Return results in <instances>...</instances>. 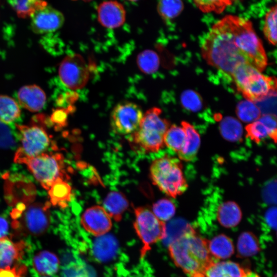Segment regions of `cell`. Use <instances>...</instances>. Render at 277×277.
I'll list each match as a JSON object with an SVG mask.
<instances>
[{
  "mask_svg": "<svg viewBox=\"0 0 277 277\" xmlns=\"http://www.w3.org/2000/svg\"><path fill=\"white\" fill-rule=\"evenodd\" d=\"M201 50L209 65L230 76L241 64H249L261 69L267 61L251 22L232 15H226L212 26Z\"/></svg>",
  "mask_w": 277,
  "mask_h": 277,
  "instance_id": "obj_1",
  "label": "cell"
},
{
  "mask_svg": "<svg viewBox=\"0 0 277 277\" xmlns=\"http://www.w3.org/2000/svg\"><path fill=\"white\" fill-rule=\"evenodd\" d=\"M170 257L188 277H206L215 261L208 248V241L199 236L192 228L168 245Z\"/></svg>",
  "mask_w": 277,
  "mask_h": 277,
  "instance_id": "obj_2",
  "label": "cell"
},
{
  "mask_svg": "<svg viewBox=\"0 0 277 277\" xmlns=\"http://www.w3.org/2000/svg\"><path fill=\"white\" fill-rule=\"evenodd\" d=\"M236 88L246 100L256 103L276 94V80L265 75L253 66L242 64L231 75Z\"/></svg>",
  "mask_w": 277,
  "mask_h": 277,
  "instance_id": "obj_3",
  "label": "cell"
},
{
  "mask_svg": "<svg viewBox=\"0 0 277 277\" xmlns=\"http://www.w3.org/2000/svg\"><path fill=\"white\" fill-rule=\"evenodd\" d=\"M180 161L164 156L155 160L151 165L150 173L154 185L167 195L176 197L187 189L188 184Z\"/></svg>",
  "mask_w": 277,
  "mask_h": 277,
  "instance_id": "obj_4",
  "label": "cell"
},
{
  "mask_svg": "<svg viewBox=\"0 0 277 277\" xmlns=\"http://www.w3.org/2000/svg\"><path fill=\"white\" fill-rule=\"evenodd\" d=\"M161 113L162 110L155 107L147 110L134 132V142L146 152H156L165 145L164 136L170 124L161 117Z\"/></svg>",
  "mask_w": 277,
  "mask_h": 277,
  "instance_id": "obj_5",
  "label": "cell"
},
{
  "mask_svg": "<svg viewBox=\"0 0 277 277\" xmlns=\"http://www.w3.org/2000/svg\"><path fill=\"white\" fill-rule=\"evenodd\" d=\"M41 118L37 115L29 125H16L21 145L15 153V162L25 164L29 159L46 152L50 145V137L43 122L41 123Z\"/></svg>",
  "mask_w": 277,
  "mask_h": 277,
  "instance_id": "obj_6",
  "label": "cell"
},
{
  "mask_svg": "<svg viewBox=\"0 0 277 277\" xmlns=\"http://www.w3.org/2000/svg\"><path fill=\"white\" fill-rule=\"evenodd\" d=\"M135 215L134 227L142 243L140 256L143 258L154 243L165 239L166 226L164 222L159 219L151 211L146 208H136Z\"/></svg>",
  "mask_w": 277,
  "mask_h": 277,
  "instance_id": "obj_7",
  "label": "cell"
},
{
  "mask_svg": "<svg viewBox=\"0 0 277 277\" xmlns=\"http://www.w3.org/2000/svg\"><path fill=\"white\" fill-rule=\"evenodd\" d=\"M25 164L46 189L57 180L64 179V161L61 154L46 152L29 159Z\"/></svg>",
  "mask_w": 277,
  "mask_h": 277,
  "instance_id": "obj_8",
  "label": "cell"
},
{
  "mask_svg": "<svg viewBox=\"0 0 277 277\" xmlns=\"http://www.w3.org/2000/svg\"><path fill=\"white\" fill-rule=\"evenodd\" d=\"M50 205L35 203L24 208L14 220L13 227L25 234L39 236L45 233L50 223Z\"/></svg>",
  "mask_w": 277,
  "mask_h": 277,
  "instance_id": "obj_9",
  "label": "cell"
},
{
  "mask_svg": "<svg viewBox=\"0 0 277 277\" xmlns=\"http://www.w3.org/2000/svg\"><path fill=\"white\" fill-rule=\"evenodd\" d=\"M141 107L129 102L118 104L113 109L110 122L113 129L117 133H134L139 127L143 116Z\"/></svg>",
  "mask_w": 277,
  "mask_h": 277,
  "instance_id": "obj_10",
  "label": "cell"
},
{
  "mask_svg": "<svg viewBox=\"0 0 277 277\" xmlns=\"http://www.w3.org/2000/svg\"><path fill=\"white\" fill-rule=\"evenodd\" d=\"M59 76L63 83L71 89H78L86 83L88 74L82 57L73 54L66 56L61 63Z\"/></svg>",
  "mask_w": 277,
  "mask_h": 277,
  "instance_id": "obj_11",
  "label": "cell"
},
{
  "mask_svg": "<svg viewBox=\"0 0 277 277\" xmlns=\"http://www.w3.org/2000/svg\"><path fill=\"white\" fill-rule=\"evenodd\" d=\"M30 18L31 29L38 34L57 30L62 26L65 19L61 12L48 5L37 11Z\"/></svg>",
  "mask_w": 277,
  "mask_h": 277,
  "instance_id": "obj_12",
  "label": "cell"
},
{
  "mask_svg": "<svg viewBox=\"0 0 277 277\" xmlns=\"http://www.w3.org/2000/svg\"><path fill=\"white\" fill-rule=\"evenodd\" d=\"M80 222L87 232L96 236L106 234L112 227L111 217L103 207L97 205L87 209Z\"/></svg>",
  "mask_w": 277,
  "mask_h": 277,
  "instance_id": "obj_13",
  "label": "cell"
},
{
  "mask_svg": "<svg viewBox=\"0 0 277 277\" xmlns=\"http://www.w3.org/2000/svg\"><path fill=\"white\" fill-rule=\"evenodd\" d=\"M97 19L104 27L116 28L124 23L126 11L123 5L116 1H105L98 6Z\"/></svg>",
  "mask_w": 277,
  "mask_h": 277,
  "instance_id": "obj_14",
  "label": "cell"
},
{
  "mask_svg": "<svg viewBox=\"0 0 277 277\" xmlns=\"http://www.w3.org/2000/svg\"><path fill=\"white\" fill-rule=\"evenodd\" d=\"M21 106L32 112H37L44 106L46 96L44 91L35 85L24 86L17 92Z\"/></svg>",
  "mask_w": 277,
  "mask_h": 277,
  "instance_id": "obj_15",
  "label": "cell"
},
{
  "mask_svg": "<svg viewBox=\"0 0 277 277\" xmlns=\"http://www.w3.org/2000/svg\"><path fill=\"white\" fill-rule=\"evenodd\" d=\"M26 248L23 241L13 242L7 236L0 238V268L12 266L22 259Z\"/></svg>",
  "mask_w": 277,
  "mask_h": 277,
  "instance_id": "obj_16",
  "label": "cell"
},
{
  "mask_svg": "<svg viewBox=\"0 0 277 277\" xmlns=\"http://www.w3.org/2000/svg\"><path fill=\"white\" fill-rule=\"evenodd\" d=\"M182 128L186 133V141L184 148L177 153L180 160L189 162L195 157L201 144L199 133L189 123L182 121Z\"/></svg>",
  "mask_w": 277,
  "mask_h": 277,
  "instance_id": "obj_17",
  "label": "cell"
},
{
  "mask_svg": "<svg viewBox=\"0 0 277 277\" xmlns=\"http://www.w3.org/2000/svg\"><path fill=\"white\" fill-rule=\"evenodd\" d=\"M33 266L40 275L50 276L58 271L60 261L54 253L44 250L37 253L34 256Z\"/></svg>",
  "mask_w": 277,
  "mask_h": 277,
  "instance_id": "obj_18",
  "label": "cell"
},
{
  "mask_svg": "<svg viewBox=\"0 0 277 277\" xmlns=\"http://www.w3.org/2000/svg\"><path fill=\"white\" fill-rule=\"evenodd\" d=\"M242 217L241 210L234 202H225L217 209V219L220 224L225 228L235 227L240 222Z\"/></svg>",
  "mask_w": 277,
  "mask_h": 277,
  "instance_id": "obj_19",
  "label": "cell"
},
{
  "mask_svg": "<svg viewBox=\"0 0 277 277\" xmlns=\"http://www.w3.org/2000/svg\"><path fill=\"white\" fill-rule=\"evenodd\" d=\"M128 206V202L122 193L113 191L110 192L104 201V208L115 221H120L123 214Z\"/></svg>",
  "mask_w": 277,
  "mask_h": 277,
  "instance_id": "obj_20",
  "label": "cell"
},
{
  "mask_svg": "<svg viewBox=\"0 0 277 277\" xmlns=\"http://www.w3.org/2000/svg\"><path fill=\"white\" fill-rule=\"evenodd\" d=\"M48 190L50 202L53 205L61 207L67 206L71 198L72 189L64 179H59L55 181Z\"/></svg>",
  "mask_w": 277,
  "mask_h": 277,
  "instance_id": "obj_21",
  "label": "cell"
},
{
  "mask_svg": "<svg viewBox=\"0 0 277 277\" xmlns=\"http://www.w3.org/2000/svg\"><path fill=\"white\" fill-rule=\"evenodd\" d=\"M117 250V242L114 237L106 234L100 236L94 242L93 252L95 257L100 261L112 259Z\"/></svg>",
  "mask_w": 277,
  "mask_h": 277,
  "instance_id": "obj_22",
  "label": "cell"
},
{
  "mask_svg": "<svg viewBox=\"0 0 277 277\" xmlns=\"http://www.w3.org/2000/svg\"><path fill=\"white\" fill-rule=\"evenodd\" d=\"M208 248L211 255L216 259H227L234 253V246L231 240L223 234L208 241Z\"/></svg>",
  "mask_w": 277,
  "mask_h": 277,
  "instance_id": "obj_23",
  "label": "cell"
},
{
  "mask_svg": "<svg viewBox=\"0 0 277 277\" xmlns=\"http://www.w3.org/2000/svg\"><path fill=\"white\" fill-rule=\"evenodd\" d=\"M19 18L30 17L38 10L45 7L48 3L45 0H7Z\"/></svg>",
  "mask_w": 277,
  "mask_h": 277,
  "instance_id": "obj_24",
  "label": "cell"
},
{
  "mask_svg": "<svg viewBox=\"0 0 277 277\" xmlns=\"http://www.w3.org/2000/svg\"><path fill=\"white\" fill-rule=\"evenodd\" d=\"M260 250L258 240L251 232L242 233L238 240L237 252L239 258H247L253 256Z\"/></svg>",
  "mask_w": 277,
  "mask_h": 277,
  "instance_id": "obj_25",
  "label": "cell"
},
{
  "mask_svg": "<svg viewBox=\"0 0 277 277\" xmlns=\"http://www.w3.org/2000/svg\"><path fill=\"white\" fill-rule=\"evenodd\" d=\"M219 127L221 134L227 141L234 142L241 140L243 127L236 118L226 116L221 121Z\"/></svg>",
  "mask_w": 277,
  "mask_h": 277,
  "instance_id": "obj_26",
  "label": "cell"
},
{
  "mask_svg": "<svg viewBox=\"0 0 277 277\" xmlns=\"http://www.w3.org/2000/svg\"><path fill=\"white\" fill-rule=\"evenodd\" d=\"M186 141V133L182 127L172 125L164 136V145L177 153L182 151Z\"/></svg>",
  "mask_w": 277,
  "mask_h": 277,
  "instance_id": "obj_27",
  "label": "cell"
},
{
  "mask_svg": "<svg viewBox=\"0 0 277 277\" xmlns=\"http://www.w3.org/2000/svg\"><path fill=\"white\" fill-rule=\"evenodd\" d=\"M20 115L19 107L13 98L0 95V122L10 124L16 120Z\"/></svg>",
  "mask_w": 277,
  "mask_h": 277,
  "instance_id": "obj_28",
  "label": "cell"
},
{
  "mask_svg": "<svg viewBox=\"0 0 277 277\" xmlns=\"http://www.w3.org/2000/svg\"><path fill=\"white\" fill-rule=\"evenodd\" d=\"M239 118L245 123H252L261 116V110L255 103L246 100L240 102L236 107Z\"/></svg>",
  "mask_w": 277,
  "mask_h": 277,
  "instance_id": "obj_29",
  "label": "cell"
},
{
  "mask_svg": "<svg viewBox=\"0 0 277 277\" xmlns=\"http://www.w3.org/2000/svg\"><path fill=\"white\" fill-rule=\"evenodd\" d=\"M184 4L182 0H159L157 11L165 20H171L176 17L183 11Z\"/></svg>",
  "mask_w": 277,
  "mask_h": 277,
  "instance_id": "obj_30",
  "label": "cell"
},
{
  "mask_svg": "<svg viewBox=\"0 0 277 277\" xmlns=\"http://www.w3.org/2000/svg\"><path fill=\"white\" fill-rule=\"evenodd\" d=\"M277 8L275 5L266 13L265 16L263 31L266 39L273 45L276 43Z\"/></svg>",
  "mask_w": 277,
  "mask_h": 277,
  "instance_id": "obj_31",
  "label": "cell"
},
{
  "mask_svg": "<svg viewBox=\"0 0 277 277\" xmlns=\"http://www.w3.org/2000/svg\"><path fill=\"white\" fill-rule=\"evenodd\" d=\"M137 61L139 68L146 73L155 72L160 63L157 54L151 50L141 52L137 56Z\"/></svg>",
  "mask_w": 277,
  "mask_h": 277,
  "instance_id": "obj_32",
  "label": "cell"
},
{
  "mask_svg": "<svg viewBox=\"0 0 277 277\" xmlns=\"http://www.w3.org/2000/svg\"><path fill=\"white\" fill-rule=\"evenodd\" d=\"M180 100L183 107L188 111L196 112L203 108L202 98L194 90L187 89L184 91L181 95Z\"/></svg>",
  "mask_w": 277,
  "mask_h": 277,
  "instance_id": "obj_33",
  "label": "cell"
},
{
  "mask_svg": "<svg viewBox=\"0 0 277 277\" xmlns=\"http://www.w3.org/2000/svg\"><path fill=\"white\" fill-rule=\"evenodd\" d=\"M153 213L162 221H168L175 213V206L169 200L161 199L153 205Z\"/></svg>",
  "mask_w": 277,
  "mask_h": 277,
  "instance_id": "obj_34",
  "label": "cell"
},
{
  "mask_svg": "<svg viewBox=\"0 0 277 277\" xmlns=\"http://www.w3.org/2000/svg\"><path fill=\"white\" fill-rule=\"evenodd\" d=\"M191 228V226L184 220L178 219L174 220L170 223L168 229H166L165 239L167 240V244L169 245Z\"/></svg>",
  "mask_w": 277,
  "mask_h": 277,
  "instance_id": "obj_35",
  "label": "cell"
},
{
  "mask_svg": "<svg viewBox=\"0 0 277 277\" xmlns=\"http://www.w3.org/2000/svg\"><path fill=\"white\" fill-rule=\"evenodd\" d=\"M234 0H193L196 7L203 12H222Z\"/></svg>",
  "mask_w": 277,
  "mask_h": 277,
  "instance_id": "obj_36",
  "label": "cell"
},
{
  "mask_svg": "<svg viewBox=\"0 0 277 277\" xmlns=\"http://www.w3.org/2000/svg\"><path fill=\"white\" fill-rule=\"evenodd\" d=\"M247 136L255 143H259L267 136L269 132L265 126L260 120H257L249 123L245 127Z\"/></svg>",
  "mask_w": 277,
  "mask_h": 277,
  "instance_id": "obj_37",
  "label": "cell"
},
{
  "mask_svg": "<svg viewBox=\"0 0 277 277\" xmlns=\"http://www.w3.org/2000/svg\"><path fill=\"white\" fill-rule=\"evenodd\" d=\"M62 277H90L87 269L81 263H72L63 270Z\"/></svg>",
  "mask_w": 277,
  "mask_h": 277,
  "instance_id": "obj_38",
  "label": "cell"
},
{
  "mask_svg": "<svg viewBox=\"0 0 277 277\" xmlns=\"http://www.w3.org/2000/svg\"><path fill=\"white\" fill-rule=\"evenodd\" d=\"M263 123L267 128L269 132V137L276 142V115L272 114H264L258 119Z\"/></svg>",
  "mask_w": 277,
  "mask_h": 277,
  "instance_id": "obj_39",
  "label": "cell"
},
{
  "mask_svg": "<svg viewBox=\"0 0 277 277\" xmlns=\"http://www.w3.org/2000/svg\"><path fill=\"white\" fill-rule=\"evenodd\" d=\"M207 277H235L228 268L221 263L214 264L207 271Z\"/></svg>",
  "mask_w": 277,
  "mask_h": 277,
  "instance_id": "obj_40",
  "label": "cell"
},
{
  "mask_svg": "<svg viewBox=\"0 0 277 277\" xmlns=\"http://www.w3.org/2000/svg\"><path fill=\"white\" fill-rule=\"evenodd\" d=\"M26 271L25 265L16 264L0 268V277H24Z\"/></svg>",
  "mask_w": 277,
  "mask_h": 277,
  "instance_id": "obj_41",
  "label": "cell"
},
{
  "mask_svg": "<svg viewBox=\"0 0 277 277\" xmlns=\"http://www.w3.org/2000/svg\"><path fill=\"white\" fill-rule=\"evenodd\" d=\"M14 145V140L9 128L0 122V147L8 149Z\"/></svg>",
  "mask_w": 277,
  "mask_h": 277,
  "instance_id": "obj_42",
  "label": "cell"
},
{
  "mask_svg": "<svg viewBox=\"0 0 277 277\" xmlns=\"http://www.w3.org/2000/svg\"><path fill=\"white\" fill-rule=\"evenodd\" d=\"M276 209L275 207L269 208L265 214V221L268 227L273 230L276 228Z\"/></svg>",
  "mask_w": 277,
  "mask_h": 277,
  "instance_id": "obj_43",
  "label": "cell"
},
{
  "mask_svg": "<svg viewBox=\"0 0 277 277\" xmlns=\"http://www.w3.org/2000/svg\"><path fill=\"white\" fill-rule=\"evenodd\" d=\"M8 231V224L3 217H0V238L6 236Z\"/></svg>",
  "mask_w": 277,
  "mask_h": 277,
  "instance_id": "obj_44",
  "label": "cell"
},
{
  "mask_svg": "<svg viewBox=\"0 0 277 277\" xmlns=\"http://www.w3.org/2000/svg\"><path fill=\"white\" fill-rule=\"evenodd\" d=\"M243 277H260L256 273L251 271L248 268H245V272Z\"/></svg>",
  "mask_w": 277,
  "mask_h": 277,
  "instance_id": "obj_45",
  "label": "cell"
},
{
  "mask_svg": "<svg viewBox=\"0 0 277 277\" xmlns=\"http://www.w3.org/2000/svg\"><path fill=\"white\" fill-rule=\"evenodd\" d=\"M73 1H76V0H73ZM83 1L88 2V1H92V0H83Z\"/></svg>",
  "mask_w": 277,
  "mask_h": 277,
  "instance_id": "obj_46",
  "label": "cell"
},
{
  "mask_svg": "<svg viewBox=\"0 0 277 277\" xmlns=\"http://www.w3.org/2000/svg\"><path fill=\"white\" fill-rule=\"evenodd\" d=\"M128 1H137V0H128Z\"/></svg>",
  "mask_w": 277,
  "mask_h": 277,
  "instance_id": "obj_47",
  "label": "cell"
},
{
  "mask_svg": "<svg viewBox=\"0 0 277 277\" xmlns=\"http://www.w3.org/2000/svg\"><path fill=\"white\" fill-rule=\"evenodd\" d=\"M274 277H276V274L274 275Z\"/></svg>",
  "mask_w": 277,
  "mask_h": 277,
  "instance_id": "obj_48",
  "label": "cell"
},
{
  "mask_svg": "<svg viewBox=\"0 0 277 277\" xmlns=\"http://www.w3.org/2000/svg\"><path fill=\"white\" fill-rule=\"evenodd\" d=\"M45 277H50V276H45Z\"/></svg>",
  "mask_w": 277,
  "mask_h": 277,
  "instance_id": "obj_49",
  "label": "cell"
}]
</instances>
